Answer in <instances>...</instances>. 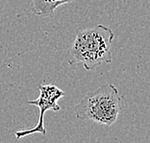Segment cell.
<instances>
[{
  "label": "cell",
  "instance_id": "cell-1",
  "mask_svg": "<svg viewBox=\"0 0 150 143\" xmlns=\"http://www.w3.org/2000/svg\"><path fill=\"white\" fill-rule=\"evenodd\" d=\"M114 37L112 30L102 24L81 30L67 51V62L69 66L80 63L86 70H93L102 63H110Z\"/></svg>",
  "mask_w": 150,
  "mask_h": 143
},
{
  "label": "cell",
  "instance_id": "cell-2",
  "mask_svg": "<svg viewBox=\"0 0 150 143\" xmlns=\"http://www.w3.org/2000/svg\"><path fill=\"white\" fill-rule=\"evenodd\" d=\"M122 108V97L115 85L106 83L87 93L74 108L79 120L112 126L117 122Z\"/></svg>",
  "mask_w": 150,
  "mask_h": 143
},
{
  "label": "cell",
  "instance_id": "cell-3",
  "mask_svg": "<svg viewBox=\"0 0 150 143\" xmlns=\"http://www.w3.org/2000/svg\"><path fill=\"white\" fill-rule=\"evenodd\" d=\"M39 90H40V96L37 99L26 102V104L33 105V106L39 108L40 110L39 121H38L37 125L32 128L25 129V130H19L18 132H16L15 135L16 139L25 137L27 135L35 134V132H40L42 135H45L46 129L44 127V114H45V112L47 111H59L61 110L60 106L58 105V101L66 95L64 91H63L61 88L51 84L40 85Z\"/></svg>",
  "mask_w": 150,
  "mask_h": 143
},
{
  "label": "cell",
  "instance_id": "cell-4",
  "mask_svg": "<svg viewBox=\"0 0 150 143\" xmlns=\"http://www.w3.org/2000/svg\"><path fill=\"white\" fill-rule=\"evenodd\" d=\"M77 0H32V12L40 16H51L60 6Z\"/></svg>",
  "mask_w": 150,
  "mask_h": 143
}]
</instances>
